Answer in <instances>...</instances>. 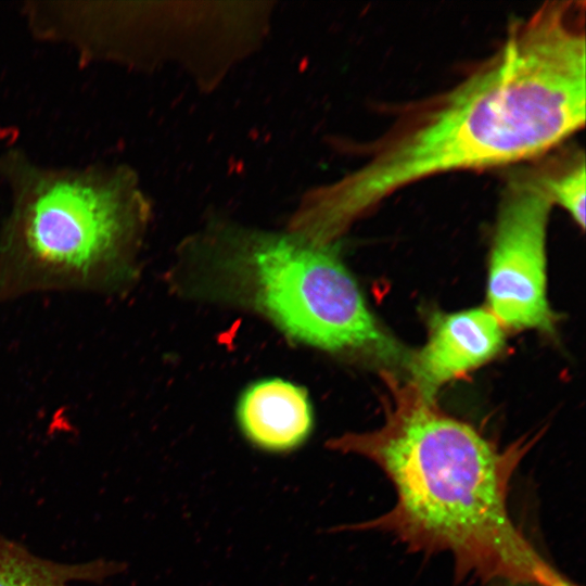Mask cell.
Wrapping results in <instances>:
<instances>
[{
  "mask_svg": "<svg viewBox=\"0 0 586 586\" xmlns=\"http://www.w3.org/2000/svg\"><path fill=\"white\" fill-rule=\"evenodd\" d=\"M585 3L547 1L498 49L381 139L367 163L309 191L307 217L339 239L390 194L435 174L543 156L585 124Z\"/></svg>",
  "mask_w": 586,
  "mask_h": 586,
  "instance_id": "obj_1",
  "label": "cell"
},
{
  "mask_svg": "<svg viewBox=\"0 0 586 586\" xmlns=\"http://www.w3.org/2000/svg\"><path fill=\"white\" fill-rule=\"evenodd\" d=\"M381 375L383 423L333 437L327 446L375 463L395 491V504L342 530L383 532L411 552H447L458 581L575 586L536 551L508 508L512 476L539 434L500 448L443 411L411 379L385 369Z\"/></svg>",
  "mask_w": 586,
  "mask_h": 586,
  "instance_id": "obj_2",
  "label": "cell"
},
{
  "mask_svg": "<svg viewBox=\"0 0 586 586\" xmlns=\"http://www.w3.org/2000/svg\"><path fill=\"white\" fill-rule=\"evenodd\" d=\"M9 209L0 227V305L47 292L124 295L152 203L126 164L44 165L21 148L0 153Z\"/></svg>",
  "mask_w": 586,
  "mask_h": 586,
  "instance_id": "obj_3",
  "label": "cell"
},
{
  "mask_svg": "<svg viewBox=\"0 0 586 586\" xmlns=\"http://www.w3.org/2000/svg\"><path fill=\"white\" fill-rule=\"evenodd\" d=\"M188 245L208 294L254 310L290 339L335 355L407 364L335 244L214 222Z\"/></svg>",
  "mask_w": 586,
  "mask_h": 586,
  "instance_id": "obj_4",
  "label": "cell"
},
{
  "mask_svg": "<svg viewBox=\"0 0 586 586\" xmlns=\"http://www.w3.org/2000/svg\"><path fill=\"white\" fill-rule=\"evenodd\" d=\"M552 203L536 170L518 173L502 191L492 242L488 309L505 329L551 333L546 294V234Z\"/></svg>",
  "mask_w": 586,
  "mask_h": 586,
  "instance_id": "obj_5",
  "label": "cell"
},
{
  "mask_svg": "<svg viewBox=\"0 0 586 586\" xmlns=\"http://www.w3.org/2000/svg\"><path fill=\"white\" fill-rule=\"evenodd\" d=\"M504 330L487 307L435 315L428 342L409 357L411 380L434 396L444 383L496 356L505 344Z\"/></svg>",
  "mask_w": 586,
  "mask_h": 586,
  "instance_id": "obj_6",
  "label": "cell"
},
{
  "mask_svg": "<svg viewBox=\"0 0 586 586\" xmlns=\"http://www.w3.org/2000/svg\"><path fill=\"white\" fill-rule=\"evenodd\" d=\"M237 418L246 441L270 454L300 448L314 426L306 391L280 379L251 385L239 400Z\"/></svg>",
  "mask_w": 586,
  "mask_h": 586,
  "instance_id": "obj_7",
  "label": "cell"
},
{
  "mask_svg": "<svg viewBox=\"0 0 586 586\" xmlns=\"http://www.w3.org/2000/svg\"><path fill=\"white\" fill-rule=\"evenodd\" d=\"M106 559L63 563L41 558L0 535V586H79L99 583L119 572Z\"/></svg>",
  "mask_w": 586,
  "mask_h": 586,
  "instance_id": "obj_8",
  "label": "cell"
},
{
  "mask_svg": "<svg viewBox=\"0 0 586 586\" xmlns=\"http://www.w3.org/2000/svg\"><path fill=\"white\" fill-rule=\"evenodd\" d=\"M540 186L552 205L564 208L575 224L585 228V156L575 152L553 168L536 169Z\"/></svg>",
  "mask_w": 586,
  "mask_h": 586,
  "instance_id": "obj_9",
  "label": "cell"
},
{
  "mask_svg": "<svg viewBox=\"0 0 586 586\" xmlns=\"http://www.w3.org/2000/svg\"><path fill=\"white\" fill-rule=\"evenodd\" d=\"M502 586H544L532 582H501Z\"/></svg>",
  "mask_w": 586,
  "mask_h": 586,
  "instance_id": "obj_10",
  "label": "cell"
}]
</instances>
